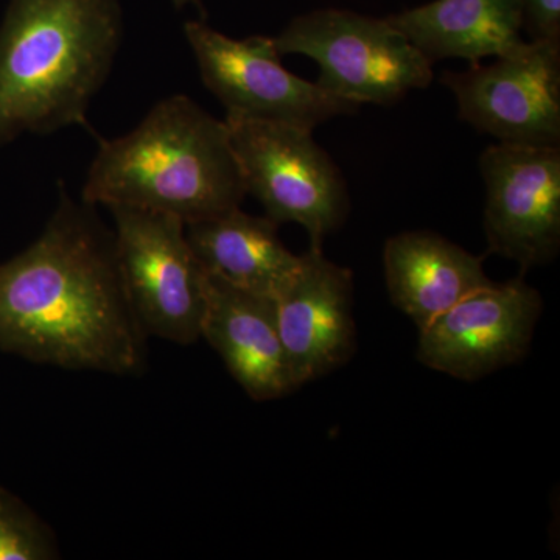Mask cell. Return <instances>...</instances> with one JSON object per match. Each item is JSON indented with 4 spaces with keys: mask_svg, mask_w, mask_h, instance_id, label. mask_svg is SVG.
<instances>
[{
    "mask_svg": "<svg viewBox=\"0 0 560 560\" xmlns=\"http://www.w3.org/2000/svg\"><path fill=\"white\" fill-rule=\"evenodd\" d=\"M275 44L280 55L318 62L316 84L359 105H394L434 79L433 65L386 18L312 11L294 18Z\"/></svg>",
    "mask_w": 560,
    "mask_h": 560,
    "instance_id": "obj_4",
    "label": "cell"
},
{
    "mask_svg": "<svg viewBox=\"0 0 560 560\" xmlns=\"http://www.w3.org/2000/svg\"><path fill=\"white\" fill-rule=\"evenodd\" d=\"M245 183L226 121L172 95L116 139L98 138L81 200L168 213L184 223L241 208Z\"/></svg>",
    "mask_w": 560,
    "mask_h": 560,
    "instance_id": "obj_3",
    "label": "cell"
},
{
    "mask_svg": "<svg viewBox=\"0 0 560 560\" xmlns=\"http://www.w3.org/2000/svg\"><path fill=\"white\" fill-rule=\"evenodd\" d=\"M544 312L539 291L523 276L475 291L419 330L423 366L464 382L525 359Z\"/></svg>",
    "mask_w": 560,
    "mask_h": 560,
    "instance_id": "obj_10",
    "label": "cell"
},
{
    "mask_svg": "<svg viewBox=\"0 0 560 560\" xmlns=\"http://www.w3.org/2000/svg\"><path fill=\"white\" fill-rule=\"evenodd\" d=\"M431 62L460 58L480 65L521 49L518 0H433L386 18Z\"/></svg>",
    "mask_w": 560,
    "mask_h": 560,
    "instance_id": "obj_14",
    "label": "cell"
},
{
    "mask_svg": "<svg viewBox=\"0 0 560 560\" xmlns=\"http://www.w3.org/2000/svg\"><path fill=\"white\" fill-rule=\"evenodd\" d=\"M458 117L501 143L560 147V40H526L492 65L445 70Z\"/></svg>",
    "mask_w": 560,
    "mask_h": 560,
    "instance_id": "obj_8",
    "label": "cell"
},
{
    "mask_svg": "<svg viewBox=\"0 0 560 560\" xmlns=\"http://www.w3.org/2000/svg\"><path fill=\"white\" fill-rule=\"evenodd\" d=\"M124 36L120 0H10L0 24V147L80 125Z\"/></svg>",
    "mask_w": 560,
    "mask_h": 560,
    "instance_id": "obj_2",
    "label": "cell"
},
{
    "mask_svg": "<svg viewBox=\"0 0 560 560\" xmlns=\"http://www.w3.org/2000/svg\"><path fill=\"white\" fill-rule=\"evenodd\" d=\"M275 302L280 340L298 388L352 359V271L327 259L323 248L302 254L300 268Z\"/></svg>",
    "mask_w": 560,
    "mask_h": 560,
    "instance_id": "obj_11",
    "label": "cell"
},
{
    "mask_svg": "<svg viewBox=\"0 0 560 560\" xmlns=\"http://www.w3.org/2000/svg\"><path fill=\"white\" fill-rule=\"evenodd\" d=\"M278 230L267 215L241 208L186 224L187 241L209 275L272 300L301 265V256L285 248Z\"/></svg>",
    "mask_w": 560,
    "mask_h": 560,
    "instance_id": "obj_15",
    "label": "cell"
},
{
    "mask_svg": "<svg viewBox=\"0 0 560 560\" xmlns=\"http://www.w3.org/2000/svg\"><path fill=\"white\" fill-rule=\"evenodd\" d=\"M530 40H560V0H518Z\"/></svg>",
    "mask_w": 560,
    "mask_h": 560,
    "instance_id": "obj_17",
    "label": "cell"
},
{
    "mask_svg": "<svg viewBox=\"0 0 560 560\" xmlns=\"http://www.w3.org/2000/svg\"><path fill=\"white\" fill-rule=\"evenodd\" d=\"M175 3L176 9H186V7H194L195 10L200 13L202 20L206 18V9L202 5V0H172Z\"/></svg>",
    "mask_w": 560,
    "mask_h": 560,
    "instance_id": "obj_18",
    "label": "cell"
},
{
    "mask_svg": "<svg viewBox=\"0 0 560 560\" xmlns=\"http://www.w3.org/2000/svg\"><path fill=\"white\" fill-rule=\"evenodd\" d=\"M61 559L49 523L16 493L0 486V560Z\"/></svg>",
    "mask_w": 560,
    "mask_h": 560,
    "instance_id": "obj_16",
    "label": "cell"
},
{
    "mask_svg": "<svg viewBox=\"0 0 560 560\" xmlns=\"http://www.w3.org/2000/svg\"><path fill=\"white\" fill-rule=\"evenodd\" d=\"M201 340L219 353L250 399L276 400L298 389L280 340L272 298L237 289L208 272Z\"/></svg>",
    "mask_w": 560,
    "mask_h": 560,
    "instance_id": "obj_12",
    "label": "cell"
},
{
    "mask_svg": "<svg viewBox=\"0 0 560 560\" xmlns=\"http://www.w3.org/2000/svg\"><path fill=\"white\" fill-rule=\"evenodd\" d=\"M109 212L121 282L143 331L173 345L200 341L208 271L187 241L186 223L128 206Z\"/></svg>",
    "mask_w": 560,
    "mask_h": 560,
    "instance_id": "obj_6",
    "label": "cell"
},
{
    "mask_svg": "<svg viewBox=\"0 0 560 560\" xmlns=\"http://www.w3.org/2000/svg\"><path fill=\"white\" fill-rule=\"evenodd\" d=\"M482 264L485 257L430 231L401 232L383 249L390 302L410 316L419 330L493 283Z\"/></svg>",
    "mask_w": 560,
    "mask_h": 560,
    "instance_id": "obj_13",
    "label": "cell"
},
{
    "mask_svg": "<svg viewBox=\"0 0 560 560\" xmlns=\"http://www.w3.org/2000/svg\"><path fill=\"white\" fill-rule=\"evenodd\" d=\"M149 335L128 300L113 228L62 187L32 245L0 264V352L40 366L139 377Z\"/></svg>",
    "mask_w": 560,
    "mask_h": 560,
    "instance_id": "obj_1",
    "label": "cell"
},
{
    "mask_svg": "<svg viewBox=\"0 0 560 560\" xmlns=\"http://www.w3.org/2000/svg\"><path fill=\"white\" fill-rule=\"evenodd\" d=\"M201 81L226 116L276 121L311 131L338 116H353L361 105L324 91L283 68L275 38L234 39L205 21L184 24Z\"/></svg>",
    "mask_w": 560,
    "mask_h": 560,
    "instance_id": "obj_7",
    "label": "cell"
},
{
    "mask_svg": "<svg viewBox=\"0 0 560 560\" xmlns=\"http://www.w3.org/2000/svg\"><path fill=\"white\" fill-rule=\"evenodd\" d=\"M489 253L522 271L550 264L560 249V147L493 143L480 154Z\"/></svg>",
    "mask_w": 560,
    "mask_h": 560,
    "instance_id": "obj_9",
    "label": "cell"
},
{
    "mask_svg": "<svg viewBox=\"0 0 560 560\" xmlns=\"http://www.w3.org/2000/svg\"><path fill=\"white\" fill-rule=\"evenodd\" d=\"M245 183L276 224L298 223L311 248L345 223L350 201L345 176L311 131L276 121L224 117Z\"/></svg>",
    "mask_w": 560,
    "mask_h": 560,
    "instance_id": "obj_5",
    "label": "cell"
}]
</instances>
